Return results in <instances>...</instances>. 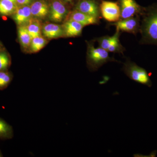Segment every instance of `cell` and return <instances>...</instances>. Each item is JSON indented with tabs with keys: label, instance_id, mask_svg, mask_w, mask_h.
<instances>
[{
	"label": "cell",
	"instance_id": "cell-1",
	"mask_svg": "<svg viewBox=\"0 0 157 157\" xmlns=\"http://www.w3.org/2000/svg\"><path fill=\"white\" fill-rule=\"evenodd\" d=\"M140 25V43L157 46V6L144 10Z\"/></svg>",
	"mask_w": 157,
	"mask_h": 157
},
{
	"label": "cell",
	"instance_id": "cell-2",
	"mask_svg": "<svg viewBox=\"0 0 157 157\" xmlns=\"http://www.w3.org/2000/svg\"><path fill=\"white\" fill-rule=\"evenodd\" d=\"M88 46L87 63L88 67L91 71H97L108 62H117L115 59L110 57L109 52L104 48L100 47L95 48L92 44Z\"/></svg>",
	"mask_w": 157,
	"mask_h": 157
},
{
	"label": "cell",
	"instance_id": "cell-3",
	"mask_svg": "<svg viewBox=\"0 0 157 157\" xmlns=\"http://www.w3.org/2000/svg\"><path fill=\"white\" fill-rule=\"evenodd\" d=\"M122 70L130 79L148 87H151V81L146 70L134 62L127 60L124 63Z\"/></svg>",
	"mask_w": 157,
	"mask_h": 157
},
{
	"label": "cell",
	"instance_id": "cell-4",
	"mask_svg": "<svg viewBox=\"0 0 157 157\" xmlns=\"http://www.w3.org/2000/svg\"><path fill=\"white\" fill-rule=\"evenodd\" d=\"M101 14L109 22H115L121 18L120 7L117 3L104 1L100 6Z\"/></svg>",
	"mask_w": 157,
	"mask_h": 157
},
{
	"label": "cell",
	"instance_id": "cell-5",
	"mask_svg": "<svg viewBox=\"0 0 157 157\" xmlns=\"http://www.w3.org/2000/svg\"><path fill=\"white\" fill-rule=\"evenodd\" d=\"M121 18L127 19L142 15L144 10L137 4L135 0H120Z\"/></svg>",
	"mask_w": 157,
	"mask_h": 157
},
{
	"label": "cell",
	"instance_id": "cell-6",
	"mask_svg": "<svg viewBox=\"0 0 157 157\" xmlns=\"http://www.w3.org/2000/svg\"><path fill=\"white\" fill-rule=\"evenodd\" d=\"M138 15L127 19H121L113 24L117 30L136 34L140 31V19Z\"/></svg>",
	"mask_w": 157,
	"mask_h": 157
},
{
	"label": "cell",
	"instance_id": "cell-7",
	"mask_svg": "<svg viewBox=\"0 0 157 157\" xmlns=\"http://www.w3.org/2000/svg\"><path fill=\"white\" fill-rule=\"evenodd\" d=\"M67 13V9L63 4L59 1H55L49 10V18L54 22H60L66 17Z\"/></svg>",
	"mask_w": 157,
	"mask_h": 157
},
{
	"label": "cell",
	"instance_id": "cell-8",
	"mask_svg": "<svg viewBox=\"0 0 157 157\" xmlns=\"http://www.w3.org/2000/svg\"><path fill=\"white\" fill-rule=\"evenodd\" d=\"M76 10L98 18L100 16V10L98 6L91 0H80L77 4Z\"/></svg>",
	"mask_w": 157,
	"mask_h": 157
},
{
	"label": "cell",
	"instance_id": "cell-9",
	"mask_svg": "<svg viewBox=\"0 0 157 157\" xmlns=\"http://www.w3.org/2000/svg\"><path fill=\"white\" fill-rule=\"evenodd\" d=\"M30 6H24L17 8L13 18L18 25H26L32 18Z\"/></svg>",
	"mask_w": 157,
	"mask_h": 157
},
{
	"label": "cell",
	"instance_id": "cell-10",
	"mask_svg": "<svg viewBox=\"0 0 157 157\" xmlns=\"http://www.w3.org/2000/svg\"><path fill=\"white\" fill-rule=\"evenodd\" d=\"M98 18V17L85 14L76 10L70 14L68 20L75 21L84 27L90 25L98 24L99 22Z\"/></svg>",
	"mask_w": 157,
	"mask_h": 157
},
{
	"label": "cell",
	"instance_id": "cell-11",
	"mask_svg": "<svg viewBox=\"0 0 157 157\" xmlns=\"http://www.w3.org/2000/svg\"><path fill=\"white\" fill-rule=\"evenodd\" d=\"M42 34L49 39H57L64 36L63 27L53 23L45 24L42 28Z\"/></svg>",
	"mask_w": 157,
	"mask_h": 157
},
{
	"label": "cell",
	"instance_id": "cell-12",
	"mask_svg": "<svg viewBox=\"0 0 157 157\" xmlns=\"http://www.w3.org/2000/svg\"><path fill=\"white\" fill-rule=\"evenodd\" d=\"M83 27V26L79 23L72 20H68L63 27L64 36L67 37L80 36Z\"/></svg>",
	"mask_w": 157,
	"mask_h": 157
},
{
	"label": "cell",
	"instance_id": "cell-13",
	"mask_svg": "<svg viewBox=\"0 0 157 157\" xmlns=\"http://www.w3.org/2000/svg\"><path fill=\"white\" fill-rule=\"evenodd\" d=\"M33 17L37 18H44L49 13L48 5L44 1H37L30 6Z\"/></svg>",
	"mask_w": 157,
	"mask_h": 157
},
{
	"label": "cell",
	"instance_id": "cell-14",
	"mask_svg": "<svg viewBox=\"0 0 157 157\" xmlns=\"http://www.w3.org/2000/svg\"><path fill=\"white\" fill-rule=\"evenodd\" d=\"M32 39L41 36L42 25L37 18H33L25 25Z\"/></svg>",
	"mask_w": 157,
	"mask_h": 157
},
{
	"label": "cell",
	"instance_id": "cell-15",
	"mask_svg": "<svg viewBox=\"0 0 157 157\" xmlns=\"http://www.w3.org/2000/svg\"><path fill=\"white\" fill-rule=\"evenodd\" d=\"M14 137L13 127L0 117V139L9 140Z\"/></svg>",
	"mask_w": 157,
	"mask_h": 157
},
{
	"label": "cell",
	"instance_id": "cell-16",
	"mask_svg": "<svg viewBox=\"0 0 157 157\" xmlns=\"http://www.w3.org/2000/svg\"><path fill=\"white\" fill-rule=\"evenodd\" d=\"M20 43L23 48H29L32 39L25 25H20L17 30Z\"/></svg>",
	"mask_w": 157,
	"mask_h": 157
},
{
	"label": "cell",
	"instance_id": "cell-17",
	"mask_svg": "<svg viewBox=\"0 0 157 157\" xmlns=\"http://www.w3.org/2000/svg\"><path fill=\"white\" fill-rule=\"evenodd\" d=\"M16 3L10 0H0V14L9 16L14 14L17 9Z\"/></svg>",
	"mask_w": 157,
	"mask_h": 157
},
{
	"label": "cell",
	"instance_id": "cell-18",
	"mask_svg": "<svg viewBox=\"0 0 157 157\" xmlns=\"http://www.w3.org/2000/svg\"><path fill=\"white\" fill-rule=\"evenodd\" d=\"M120 31L117 30L115 34L112 36H104L98 39L99 46L107 50L108 48L116 40L119 38Z\"/></svg>",
	"mask_w": 157,
	"mask_h": 157
},
{
	"label": "cell",
	"instance_id": "cell-19",
	"mask_svg": "<svg viewBox=\"0 0 157 157\" xmlns=\"http://www.w3.org/2000/svg\"><path fill=\"white\" fill-rule=\"evenodd\" d=\"M47 41L42 36L35 37L32 39L29 46L30 51L32 53H36L45 47L47 43Z\"/></svg>",
	"mask_w": 157,
	"mask_h": 157
},
{
	"label": "cell",
	"instance_id": "cell-20",
	"mask_svg": "<svg viewBox=\"0 0 157 157\" xmlns=\"http://www.w3.org/2000/svg\"><path fill=\"white\" fill-rule=\"evenodd\" d=\"M12 75L7 71H0V90L6 89L11 83Z\"/></svg>",
	"mask_w": 157,
	"mask_h": 157
},
{
	"label": "cell",
	"instance_id": "cell-21",
	"mask_svg": "<svg viewBox=\"0 0 157 157\" xmlns=\"http://www.w3.org/2000/svg\"><path fill=\"white\" fill-rule=\"evenodd\" d=\"M10 56L6 52H0V71H7L11 65Z\"/></svg>",
	"mask_w": 157,
	"mask_h": 157
},
{
	"label": "cell",
	"instance_id": "cell-22",
	"mask_svg": "<svg viewBox=\"0 0 157 157\" xmlns=\"http://www.w3.org/2000/svg\"><path fill=\"white\" fill-rule=\"evenodd\" d=\"M124 50V49L123 47L121 45L120 42L119 38L117 39L107 49L108 52H119V53H122Z\"/></svg>",
	"mask_w": 157,
	"mask_h": 157
},
{
	"label": "cell",
	"instance_id": "cell-23",
	"mask_svg": "<svg viewBox=\"0 0 157 157\" xmlns=\"http://www.w3.org/2000/svg\"><path fill=\"white\" fill-rule=\"evenodd\" d=\"M30 2L31 0H16V3L20 6H27Z\"/></svg>",
	"mask_w": 157,
	"mask_h": 157
},
{
	"label": "cell",
	"instance_id": "cell-24",
	"mask_svg": "<svg viewBox=\"0 0 157 157\" xmlns=\"http://www.w3.org/2000/svg\"><path fill=\"white\" fill-rule=\"evenodd\" d=\"M3 157L2 153V152L1 151V150H0V157Z\"/></svg>",
	"mask_w": 157,
	"mask_h": 157
},
{
	"label": "cell",
	"instance_id": "cell-25",
	"mask_svg": "<svg viewBox=\"0 0 157 157\" xmlns=\"http://www.w3.org/2000/svg\"><path fill=\"white\" fill-rule=\"evenodd\" d=\"M10 1H12V2H13L16 3V0H10Z\"/></svg>",
	"mask_w": 157,
	"mask_h": 157
},
{
	"label": "cell",
	"instance_id": "cell-26",
	"mask_svg": "<svg viewBox=\"0 0 157 157\" xmlns=\"http://www.w3.org/2000/svg\"><path fill=\"white\" fill-rule=\"evenodd\" d=\"M66 1H72V0H66Z\"/></svg>",
	"mask_w": 157,
	"mask_h": 157
},
{
	"label": "cell",
	"instance_id": "cell-27",
	"mask_svg": "<svg viewBox=\"0 0 157 157\" xmlns=\"http://www.w3.org/2000/svg\"><path fill=\"white\" fill-rule=\"evenodd\" d=\"M0 47H1V43H0Z\"/></svg>",
	"mask_w": 157,
	"mask_h": 157
}]
</instances>
